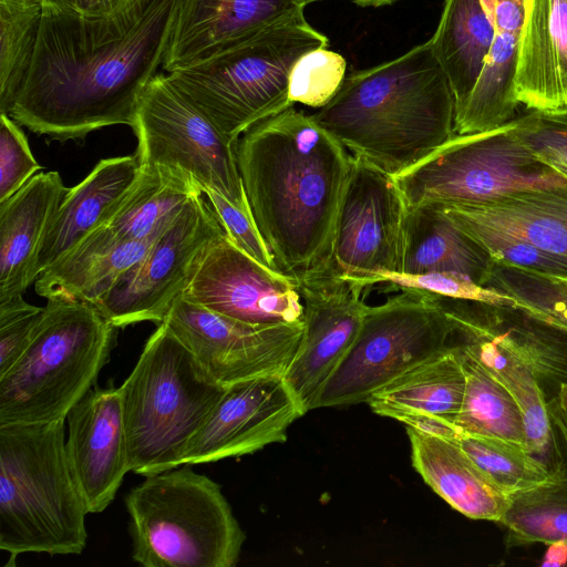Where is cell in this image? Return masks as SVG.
Instances as JSON below:
<instances>
[{
	"mask_svg": "<svg viewBox=\"0 0 567 567\" xmlns=\"http://www.w3.org/2000/svg\"><path fill=\"white\" fill-rule=\"evenodd\" d=\"M65 421L0 425V549L11 561L85 548L89 512L68 462Z\"/></svg>",
	"mask_w": 567,
	"mask_h": 567,
	"instance_id": "277c9868",
	"label": "cell"
},
{
	"mask_svg": "<svg viewBox=\"0 0 567 567\" xmlns=\"http://www.w3.org/2000/svg\"><path fill=\"white\" fill-rule=\"evenodd\" d=\"M452 221L477 241L497 262L545 276L567 277L566 261L546 254L524 238L484 225Z\"/></svg>",
	"mask_w": 567,
	"mask_h": 567,
	"instance_id": "f35d334b",
	"label": "cell"
},
{
	"mask_svg": "<svg viewBox=\"0 0 567 567\" xmlns=\"http://www.w3.org/2000/svg\"><path fill=\"white\" fill-rule=\"evenodd\" d=\"M450 342L470 352L509 392L522 414L525 445L539 457L551 444L547 398L533 370L504 346L480 317L474 301L440 297Z\"/></svg>",
	"mask_w": 567,
	"mask_h": 567,
	"instance_id": "ffe728a7",
	"label": "cell"
},
{
	"mask_svg": "<svg viewBox=\"0 0 567 567\" xmlns=\"http://www.w3.org/2000/svg\"><path fill=\"white\" fill-rule=\"evenodd\" d=\"M519 39L520 34L495 33L478 79L455 114V134L489 131L515 118L520 105L515 96Z\"/></svg>",
	"mask_w": 567,
	"mask_h": 567,
	"instance_id": "1f68e13d",
	"label": "cell"
},
{
	"mask_svg": "<svg viewBox=\"0 0 567 567\" xmlns=\"http://www.w3.org/2000/svg\"><path fill=\"white\" fill-rule=\"evenodd\" d=\"M205 372L224 386L285 375L303 336V323L252 326L178 296L163 321Z\"/></svg>",
	"mask_w": 567,
	"mask_h": 567,
	"instance_id": "5bb4252c",
	"label": "cell"
},
{
	"mask_svg": "<svg viewBox=\"0 0 567 567\" xmlns=\"http://www.w3.org/2000/svg\"><path fill=\"white\" fill-rule=\"evenodd\" d=\"M554 278H557L558 280H560L563 284H565L567 286V277H554Z\"/></svg>",
	"mask_w": 567,
	"mask_h": 567,
	"instance_id": "f5cc1de1",
	"label": "cell"
},
{
	"mask_svg": "<svg viewBox=\"0 0 567 567\" xmlns=\"http://www.w3.org/2000/svg\"><path fill=\"white\" fill-rule=\"evenodd\" d=\"M483 286L513 298L517 307L567 333V286L557 278L494 260Z\"/></svg>",
	"mask_w": 567,
	"mask_h": 567,
	"instance_id": "8d00e7d4",
	"label": "cell"
},
{
	"mask_svg": "<svg viewBox=\"0 0 567 567\" xmlns=\"http://www.w3.org/2000/svg\"><path fill=\"white\" fill-rule=\"evenodd\" d=\"M305 0H177L163 60L168 73L303 14Z\"/></svg>",
	"mask_w": 567,
	"mask_h": 567,
	"instance_id": "d6986e66",
	"label": "cell"
},
{
	"mask_svg": "<svg viewBox=\"0 0 567 567\" xmlns=\"http://www.w3.org/2000/svg\"><path fill=\"white\" fill-rule=\"evenodd\" d=\"M237 165L254 220L282 272L330 262L353 156L293 105L244 132Z\"/></svg>",
	"mask_w": 567,
	"mask_h": 567,
	"instance_id": "7a4b0ae2",
	"label": "cell"
},
{
	"mask_svg": "<svg viewBox=\"0 0 567 567\" xmlns=\"http://www.w3.org/2000/svg\"><path fill=\"white\" fill-rule=\"evenodd\" d=\"M439 206L452 220L506 231L567 262V183L520 189L483 204Z\"/></svg>",
	"mask_w": 567,
	"mask_h": 567,
	"instance_id": "484cf974",
	"label": "cell"
},
{
	"mask_svg": "<svg viewBox=\"0 0 567 567\" xmlns=\"http://www.w3.org/2000/svg\"><path fill=\"white\" fill-rule=\"evenodd\" d=\"M498 523L507 529L508 548L567 543V466L557 461L546 481L512 495Z\"/></svg>",
	"mask_w": 567,
	"mask_h": 567,
	"instance_id": "836d02e7",
	"label": "cell"
},
{
	"mask_svg": "<svg viewBox=\"0 0 567 567\" xmlns=\"http://www.w3.org/2000/svg\"><path fill=\"white\" fill-rule=\"evenodd\" d=\"M516 123L520 138L534 154L567 181V113L530 111Z\"/></svg>",
	"mask_w": 567,
	"mask_h": 567,
	"instance_id": "60d3db41",
	"label": "cell"
},
{
	"mask_svg": "<svg viewBox=\"0 0 567 567\" xmlns=\"http://www.w3.org/2000/svg\"><path fill=\"white\" fill-rule=\"evenodd\" d=\"M465 384L460 350L450 342L445 350L374 392L367 403L374 413L394 420L403 414H426L453 423Z\"/></svg>",
	"mask_w": 567,
	"mask_h": 567,
	"instance_id": "83f0119b",
	"label": "cell"
},
{
	"mask_svg": "<svg viewBox=\"0 0 567 567\" xmlns=\"http://www.w3.org/2000/svg\"><path fill=\"white\" fill-rule=\"evenodd\" d=\"M190 464L145 476L125 496L132 559L145 567H234L245 533L218 483Z\"/></svg>",
	"mask_w": 567,
	"mask_h": 567,
	"instance_id": "52a82bcc",
	"label": "cell"
},
{
	"mask_svg": "<svg viewBox=\"0 0 567 567\" xmlns=\"http://www.w3.org/2000/svg\"><path fill=\"white\" fill-rule=\"evenodd\" d=\"M305 1L308 4L310 2H315V1H319V0H305ZM350 1H352L355 4L361 6V7H380V6H386V4L394 3L399 0H350Z\"/></svg>",
	"mask_w": 567,
	"mask_h": 567,
	"instance_id": "f907efd6",
	"label": "cell"
},
{
	"mask_svg": "<svg viewBox=\"0 0 567 567\" xmlns=\"http://www.w3.org/2000/svg\"><path fill=\"white\" fill-rule=\"evenodd\" d=\"M142 168L132 190L104 224L122 239L144 240L161 236L188 202L202 193L196 181L181 169Z\"/></svg>",
	"mask_w": 567,
	"mask_h": 567,
	"instance_id": "f546056e",
	"label": "cell"
},
{
	"mask_svg": "<svg viewBox=\"0 0 567 567\" xmlns=\"http://www.w3.org/2000/svg\"><path fill=\"white\" fill-rule=\"evenodd\" d=\"M177 0H136L104 17L44 10L33 59L9 112L52 141L132 126L166 53Z\"/></svg>",
	"mask_w": 567,
	"mask_h": 567,
	"instance_id": "6da1fadb",
	"label": "cell"
},
{
	"mask_svg": "<svg viewBox=\"0 0 567 567\" xmlns=\"http://www.w3.org/2000/svg\"><path fill=\"white\" fill-rule=\"evenodd\" d=\"M493 334L515 352L544 385L567 384V333L515 306L474 301Z\"/></svg>",
	"mask_w": 567,
	"mask_h": 567,
	"instance_id": "4dcf8cb0",
	"label": "cell"
},
{
	"mask_svg": "<svg viewBox=\"0 0 567 567\" xmlns=\"http://www.w3.org/2000/svg\"><path fill=\"white\" fill-rule=\"evenodd\" d=\"M347 62L332 50L319 48L302 54L289 75V100L321 109L337 94L346 79Z\"/></svg>",
	"mask_w": 567,
	"mask_h": 567,
	"instance_id": "74e56055",
	"label": "cell"
},
{
	"mask_svg": "<svg viewBox=\"0 0 567 567\" xmlns=\"http://www.w3.org/2000/svg\"><path fill=\"white\" fill-rule=\"evenodd\" d=\"M305 414L284 375L231 384L187 444L181 466L238 457L284 443L289 426Z\"/></svg>",
	"mask_w": 567,
	"mask_h": 567,
	"instance_id": "e0dca14e",
	"label": "cell"
},
{
	"mask_svg": "<svg viewBox=\"0 0 567 567\" xmlns=\"http://www.w3.org/2000/svg\"><path fill=\"white\" fill-rule=\"evenodd\" d=\"M158 237L122 239L102 225L38 277L35 292L45 299L64 298L93 305L147 254Z\"/></svg>",
	"mask_w": 567,
	"mask_h": 567,
	"instance_id": "d4e9b609",
	"label": "cell"
},
{
	"mask_svg": "<svg viewBox=\"0 0 567 567\" xmlns=\"http://www.w3.org/2000/svg\"><path fill=\"white\" fill-rule=\"evenodd\" d=\"M527 0H480L495 33L520 34Z\"/></svg>",
	"mask_w": 567,
	"mask_h": 567,
	"instance_id": "f6af8a7d",
	"label": "cell"
},
{
	"mask_svg": "<svg viewBox=\"0 0 567 567\" xmlns=\"http://www.w3.org/2000/svg\"><path fill=\"white\" fill-rule=\"evenodd\" d=\"M393 178L408 208L476 205L520 189L567 183L520 138L516 118L489 131L455 134Z\"/></svg>",
	"mask_w": 567,
	"mask_h": 567,
	"instance_id": "9c48e42d",
	"label": "cell"
},
{
	"mask_svg": "<svg viewBox=\"0 0 567 567\" xmlns=\"http://www.w3.org/2000/svg\"><path fill=\"white\" fill-rule=\"evenodd\" d=\"M494 38L495 29L480 0H444L430 41L452 87L455 114L466 103Z\"/></svg>",
	"mask_w": 567,
	"mask_h": 567,
	"instance_id": "f1b7e54d",
	"label": "cell"
},
{
	"mask_svg": "<svg viewBox=\"0 0 567 567\" xmlns=\"http://www.w3.org/2000/svg\"><path fill=\"white\" fill-rule=\"evenodd\" d=\"M556 395L560 404L567 406V384H563Z\"/></svg>",
	"mask_w": 567,
	"mask_h": 567,
	"instance_id": "816d5d0a",
	"label": "cell"
},
{
	"mask_svg": "<svg viewBox=\"0 0 567 567\" xmlns=\"http://www.w3.org/2000/svg\"><path fill=\"white\" fill-rule=\"evenodd\" d=\"M542 566H565L567 565V543L555 542L548 544V548L540 561Z\"/></svg>",
	"mask_w": 567,
	"mask_h": 567,
	"instance_id": "c3c4849f",
	"label": "cell"
},
{
	"mask_svg": "<svg viewBox=\"0 0 567 567\" xmlns=\"http://www.w3.org/2000/svg\"><path fill=\"white\" fill-rule=\"evenodd\" d=\"M405 429L414 470L441 498L468 518L501 520L511 496L487 477L457 440Z\"/></svg>",
	"mask_w": 567,
	"mask_h": 567,
	"instance_id": "cb8c5ba5",
	"label": "cell"
},
{
	"mask_svg": "<svg viewBox=\"0 0 567 567\" xmlns=\"http://www.w3.org/2000/svg\"><path fill=\"white\" fill-rule=\"evenodd\" d=\"M44 10H75L74 0H42Z\"/></svg>",
	"mask_w": 567,
	"mask_h": 567,
	"instance_id": "681fc988",
	"label": "cell"
},
{
	"mask_svg": "<svg viewBox=\"0 0 567 567\" xmlns=\"http://www.w3.org/2000/svg\"><path fill=\"white\" fill-rule=\"evenodd\" d=\"M181 296L252 326L303 323L297 278L261 265L227 235L204 250Z\"/></svg>",
	"mask_w": 567,
	"mask_h": 567,
	"instance_id": "2e32d148",
	"label": "cell"
},
{
	"mask_svg": "<svg viewBox=\"0 0 567 567\" xmlns=\"http://www.w3.org/2000/svg\"><path fill=\"white\" fill-rule=\"evenodd\" d=\"M515 96L529 111L567 113V0H527Z\"/></svg>",
	"mask_w": 567,
	"mask_h": 567,
	"instance_id": "7402d4cb",
	"label": "cell"
},
{
	"mask_svg": "<svg viewBox=\"0 0 567 567\" xmlns=\"http://www.w3.org/2000/svg\"><path fill=\"white\" fill-rule=\"evenodd\" d=\"M65 453L90 514L113 502L127 468L118 388L91 389L66 415Z\"/></svg>",
	"mask_w": 567,
	"mask_h": 567,
	"instance_id": "ac0fdd59",
	"label": "cell"
},
{
	"mask_svg": "<svg viewBox=\"0 0 567 567\" xmlns=\"http://www.w3.org/2000/svg\"><path fill=\"white\" fill-rule=\"evenodd\" d=\"M303 303V336L285 380L305 412L321 394L352 347L369 305L365 289L331 264L296 277Z\"/></svg>",
	"mask_w": 567,
	"mask_h": 567,
	"instance_id": "9a60e30c",
	"label": "cell"
},
{
	"mask_svg": "<svg viewBox=\"0 0 567 567\" xmlns=\"http://www.w3.org/2000/svg\"><path fill=\"white\" fill-rule=\"evenodd\" d=\"M450 338V321L436 295L405 289L379 306H369L318 408L367 402L401 374L445 350Z\"/></svg>",
	"mask_w": 567,
	"mask_h": 567,
	"instance_id": "30bf717a",
	"label": "cell"
},
{
	"mask_svg": "<svg viewBox=\"0 0 567 567\" xmlns=\"http://www.w3.org/2000/svg\"><path fill=\"white\" fill-rule=\"evenodd\" d=\"M226 389L164 322L158 324L118 388L128 472L150 476L181 466L187 444Z\"/></svg>",
	"mask_w": 567,
	"mask_h": 567,
	"instance_id": "5b68a950",
	"label": "cell"
},
{
	"mask_svg": "<svg viewBox=\"0 0 567 567\" xmlns=\"http://www.w3.org/2000/svg\"><path fill=\"white\" fill-rule=\"evenodd\" d=\"M43 310L28 303L22 295L0 300V377L28 348Z\"/></svg>",
	"mask_w": 567,
	"mask_h": 567,
	"instance_id": "7bdbcfd3",
	"label": "cell"
},
{
	"mask_svg": "<svg viewBox=\"0 0 567 567\" xmlns=\"http://www.w3.org/2000/svg\"><path fill=\"white\" fill-rule=\"evenodd\" d=\"M305 13L271 25L199 62L169 81L233 143L256 123L293 105L289 75L305 53L328 45Z\"/></svg>",
	"mask_w": 567,
	"mask_h": 567,
	"instance_id": "ba28073f",
	"label": "cell"
},
{
	"mask_svg": "<svg viewBox=\"0 0 567 567\" xmlns=\"http://www.w3.org/2000/svg\"><path fill=\"white\" fill-rule=\"evenodd\" d=\"M136 0H74V9L86 17H104L120 12Z\"/></svg>",
	"mask_w": 567,
	"mask_h": 567,
	"instance_id": "7dc6e473",
	"label": "cell"
},
{
	"mask_svg": "<svg viewBox=\"0 0 567 567\" xmlns=\"http://www.w3.org/2000/svg\"><path fill=\"white\" fill-rule=\"evenodd\" d=\"M493 261L489 254L457 227L437 204L408 208L401 272H457L483 285Z\"/></svg>",
	"mask_w": 567,
	"mask_h": 567,
	"instance_id": "4316f807",
	"label": "cell"
},
{
	"mask_svg": "<svg viewBox=\"0 0 567 567\" xmlns=\"http://www.w3.org/2000/svg\"><path fill=\"white\" fill-rule=\"evenodd\" d=\"M386 284L391 290L414 289L440 297L489 303L494 306H517L516 301L472 278L457 272H429L409 275L403 272L380 274L368 281V287Z\"/></svg>",
	"mask_w": 567,
	"mask_h": 567,
	"instance_id": "ab89813d",
	"label": "cell"
},
{
	"mask_svg": "<svg viewBox=\"0 0 567 567\" xmlns=\"http://www.w3.org/2000/svg\"><path fill=\"white\" fill-rule=\"evenodd\" d=\"M132 130L136 156L145 167H169L192 176L250 212L235 144L171 81L157 73L140 99Z\"/></svg>",
	"mask_w": 567,
	"mask_h": 567,
	"instance_id": "8fae6325",
	"label": "cell"
},
{
	"mask_svg": "<svg viewBox=\"0 0 567 567\" xmlns=\"http://www.w3.org/2000/svg\"><path fill=\"white\" fill-rule=\"evenodd\" d=\"M551 425V445L557 461L567 466V406L560 404L557 395L547 399Z\"/></svg>",
	"mask_w": 567,
	"mask_h": 567,
	"instance_id": "bcb514c9",
	"label": "cell"
},
{
	"mask_svg": "<svg viewBox=\"0 0 567 567\" xmlns=\"http://www.w3.org/2000/svg\"><path fill=\"white\" fill-rule=\"evenodd\" d=\"M42 0H0V113L9 114L29 72Z\"/></svg>",
	"mask_w": 567,
	"mask_h": 567,
	"instance_id": "e575fe53",
	"label": "cell"
},
{
	"mask_svg": "<svg viewBox=\"0 0 567 567\" xmlns=\"http://www.w3.org/2000/svg\"><path fill=\"white\" fill-rule=\"evenodd\" d=\"M406 210L393 176L353 157L336 220L333 269L365 290L372 277L401 272Z\"/></svg>",
	"mask_w": 567,
	"mask_h": 567,
	"instance_id": "4fadbf2b",
	"label": "cell"
},
{
	"mask_svg": "<svg viewBox=\"0 0 567 567\" xmlns=\"http://www.w3.org/2000/svg\"><path fill=\"white\" fill-rule=\"evenodd\" d=\"M224 235L203 192L196 194L147 254L93 306L116 328L143 321L161 324L204 250Z\"/></svg>",
	"mask_w": 567,
	"mask_h": 567,
	"instance_id": "7c38bea8",
	"label": "cell"
},
{
	"mask_svg": "<svg viewBox=\"0 0 567 567\" xmlns=\"http://www.w3.org/2000/svg\"><path fill=\"white\" fill-rule=\"evenodd\" d=\"M142 169L136 154L104 158L69 188L43 238L34 268L37 279L112 217Z\"/></svg>",
	"mask_w": 567,
	"mask_h": 567,
	"instance_id": "44dd1931",
	"label": "cell"
},
{
	"mask_svg": "<svg viewBox=\"0 0 567 567\" xmlns=\"http://www.w3.org/2000/svg\"><path fill=\"white\" fill-rule=\"evenodd\" d=\"M116 330L90 302L47 299L28 348L0 377V425L66 419L109 362Z\"/></svg>",
	"mask_w": 567,
	"mask_h": 567,
	"instance_id": "8992f818",
	"label": "cell"
},
{
	"mask_svg": "<svg viewBox=\"0 0 567 567\" xmlns=\"http://www.w3.org/2000/svg\"><path fill=\"white\" fill-rule=\"evenodd\" d=\"M227 237L243 251L269 269L281 271L264 240L251 212L244 210L212 188L202 189Z\"/></svg>",
	"mask_w": 567,
	"mask_h": 567,
	"instance_id": "ee69618b",
	"label": "cell"
},
{
	"mask_svg": "<svg viewBox=\"0 0 567 567\" xmlns=\"http://www.w3.org/2000/svg\"><path fill=\"white\" fill-rule=\"evenodd\" d=\"M353 156L395 176L455 135V99L431 41L346 76L311 114Z\"/></svg>",
	"mask_w": 567,
	"mask_h": 567,
	"instance_id": "3957f363",
	"label": "cell"
},
{
	"mask_svg": "<svg viewBox=\"0 0 567 567\" xmlns=\"http://www.w3.org/2000/svg\"><path fill=\"white\" fill-rule=\"evenodd\" d=\"M457 441L487 477L509 496L537 486L550 473V467L525 444L471 434H461Z\"/></svg>",
	"mask_w": 567,
	"mask_h": 567,
	"instance_id": "d590c367",
	"label": "cell"
},
{
	"mask_svg": "<svg viewBox=\"0 0 567 567\" xmlns=\"http://www.w3.org/2000/svg\"><path fill=\"white\" fill-rule=\"evenodd\" d=\"M41 168L20 125L0 113V203L21 189Z\"/></svg>",
	"mask_w": 567,
	"mask_h": 567,
	"instance_id": "b9f144b4",
	"label": "cell"
},
{
	"mask_svg": "<svg viewBox=\"0 0 567 567\" xmlns=\"http://www.w3.org/2000/svg\"><path fill=\"white\" fill-rule=\"evenodd\" d=\"M455 346L466 380L463 402L453 420L460 435L499 437L525 444L522 414L513 396L477 359Z\"/></svg>",
	"mask_w": 567,
	"mask_h": 567,
	"instance_id": "d6a6232c",
	"label": "cell"
},
{
	"mask_svg": "<svg viewBox=\"0 0 567 567\" xmlns=\"http://www.w3.org/2000/svg\"><path fill=\"white\" fill-rule=\"evenodd\" d=\"M68 190L58 172L38 173L0 203V300L35 282L43 238Z\"/></svg>",
	"mask_w": 567,
	"mask_h": 567,
	"instance_id": "603a6c76",
	"label": "cell"
}]
</instances>
